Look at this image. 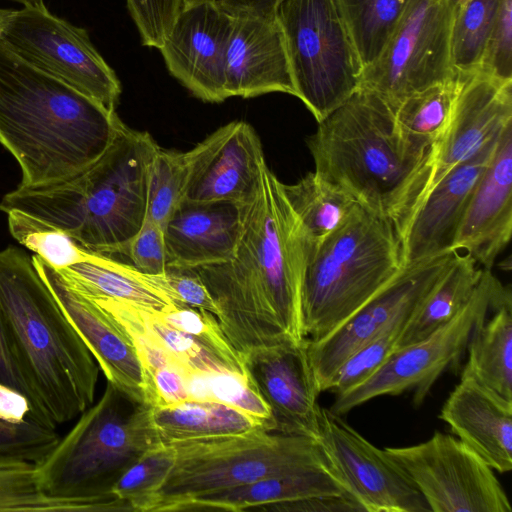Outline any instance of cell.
<instances>
[{"label": "cell", "mask_w": 512, "mask_h": 512, "mask_svg": "<svg viewBox=\"0 0 512 512\" xmlns=\"http://www.w3.org/2000/svg\"><path fill=\"white\" fill-rule=\"evenodd\" d=\"M158 149L149 133L123 124L91 165L58 182L19 184L4 195L0 210L59 229L89 252L125 255L147 216L151 167Z\"/></svg>", "instance_id": "obj_4"}, {"label": "cell", "mask_w": 512, "mask_h": 512, "mask_svg": "<svg viewBox=\"0 0 512 512\" xmlns=\"http://www.w3.org/2000/svg\"><path fill=\"white\" fill-rule=\"evenodd\" d=\"M93 511L84 502L49 496L41 488L36 463L0 453V512Z\"/></svg>", "instance_id": "obj_34"}, {"label": "cell", "mask_w": 512, "mask_h": 512, "mask_svg": "<svg viewBox=\"0 0 512 512\" xmlns=\"http://www.w3.org/2000/svg\"><path fill=\"white\" fill-rule=\"evenodd\" d=\"M139 309L149 334L180 366L186 378L227 370L190 335L164 322L155 311Z\"/></svg>", "instance_id": "obj_41"}, {"label": "cell", "mask_w": 512, "mask_h": 512, "mask_svg": "<svg viewBox=\"0 0 512 512\" xmlns=\"http://www.w3.org/2000/svg\"><path fill=\"white\" fill-rule=\"evenodd\" d=\"M193 175L185 200L248 204L267 165L261 141L244 121L230 122L196 146Z\"/></svg>", "instance_id": "obj_20"}, {"label": "cell", "mask_w": 512, "mask_h": 512, "mask_svg": "<svg viewBox=\"0 0 512 512\" xmlns=\"http://www.w3.org/2000/svg\"><path fill=\"white\" fill-rule=\"evenodd\" d=\"M244 205L183 201L164 226L167 268L195 269L229 260L240 239Z\"/></svg>", "instance_id": "obj_24"}, {"label": "cell", "mask_w": 512, "mask_h": 512, "mask_svg": "<svg viewBox=\"0 0 512 512\" xmlns=\"http://www.w3.org/2000/svg\"><path fill=\"white\" fill-rule=\"evenodd\" d=\"M512 234V123L499 135L458 229L453 250L491 270Z\"/></svg>", "instance_id": "obj_21"}, {"label": "cell", "mask_w": 512, "mask_h": 512, "mask_svg": "<svg viewBox=\"0 0 512 512\" xmlns=\"http://www.w3.org/2000/svg\"><path fill=\"white\" fill-rule=\"evenodd\" d=\"M0 418L13 422L34 419L28 400L19 392L1 384Z\"/></svg>", "instance_id": "obj_50"}, {"label": "cell", "mask_w": 512, "mask_h": 512, "mask_svg": "<svg viewBox=\"0 0 512 512\" xmlns=\"http://www.w3.org/2000/svg\"><path fill=\"white\" fill-rule=\"evenodd\" d=\"M152 407H163L190 399L187 378L173 367L157 368L149 373Z\"/></svg>", "instance_id": "obj_47"}, {"label": "cell", "mask_w": 512, "mask_h": 512, "mask_svg": "<svg viewBox=\"0 0 512 512\" xmlns=\"http://www.w3.org/2000/svg\"><path fill=\"white\" fill-rule=\"evenodd\" d=\"M500 0H467L454 14L451 62L454 74L469 76L481 69Z\"/></svg>", "instance_id": "obj_35"}, {"label": "cell", "mask_w": 512, "mask_h": 512, "mask_svg": "<svg viewBox=\"0 0 512 512\" xmlns=\"http://www.w3.org/2000/svg\"><path fill=\"white\" fill-rule=\"evenodd\" d=\"M434 512H511L494 470L456 436L436 431L428 440L385 447Z\"/></svg>", "instance_id": "obj_13"}, {"label": "cell", "mask_w": 512, "mask_h": 512, "mask_svg": "<svg viewBox=\"0 0 512 512\" xmlns=\"http://www.w3.org/2000/svg\"><path fill=\"white\" fill-rule=\"evenodd\" d=\"M166 282L176 304L218 315V309L202 279L194 269H171L165 272Z\"/></svg>", "instance_id": "obj_46"}, {"label": "cell", "mask_w": 512, "mask_h": 512, "mask_svg": "<svg viewBox=\"0 0 512 512\" xmlns=\"http://www.w3.org/2000/svg\"><path fill=\"white\" fill-rule=\"evenodd\" d=\"M411 316L399 317L349 356L333 377L328 391L339 395L370 378L397 349L401 333Z\"/></svg>", "instance_id": "obj_40"}, {"label": "cell", "mask_w": 512, "mask_h": 512, "mask_svg": "<svg viewBox=\"0 0 512 512\" xmlns=\"http://www.w3.org/2000/svg\"><path fill=\"white\" fill-rule=\"evenodd\" d=\"M196 148L187 152L159 147L151 167L147 216L164 228L185 200L196 160Z\"/></svg>", "instance_id": "obj_36"}, {"label": "cell", "mask_w": 512, "mask_h": 512, "mask_svg": "<svg viewBox=\"0 0 512 512\" xmlns=\"http://www.w3.org/2000/svg\"><path fill=\"white\" fill-rule=\"evenodd\" d=\"M0 42L28 65L115 110L121 83L88 32L53 15L42 0L11 11Z\"/></svg>", "instance_id": "obj_11"}, {"label": "cell", "mask_w": 512, "mask_h": 512, "mask_svg": "<svg viewBox=\"0 0 512 512\" xmlns=\"http://www.w3.org/2000/svg\"><path fill=\"white\" fill-rule=\"evenodd\" d=\"M31 258L107 382L152 407L149 378L130 333L110 312L69 285L57 269L36 254Z\"/></svg>", "instance_id": "obj_18"}, {"label": "cell", "mask_w": 512, "mask_h": 512, "mask_svg": "<svg viewBox=\"0 0 512 512\" xmlns=\"http://www.w3.org/2000/svg\"><path fill=\"white\" fill-rule=\"evenodd\" d=\"M482 272L471 256L456 251L445 275L409 318L397 349L422 340L453 319L471 297Z\"/></svg>", "instance_id": "obj_30"}, {"label": "cell", "mask_w": 512, "mask_h": 512, "mask_svg": "<svg viewBox=\"0 0 512 512\" xmlns=\"http://www.w3.org/2000/svg\"><path fill=\"white\" fill-rule=\"evenodd\" d=\"M283 0H218L231 15L269 16L276 13Z\"/></svg>", "instance_id": "obj_51"}, {"label": "cell", "mask_w": 512, "mask_h": 512, "mask_svg": "<svg viewBox=\"0 0 512 512\" xmlns=\"http://www.w3.org/2000/svg\"><path fill=\"white\" fill-rule=\"evenodd\" d=\"M234 16L218 0H186L159 51L169 73L194 97L220 103Z\"/></svg>", "instance_id": "obj_16"}, {"label": "cell", "mask_w": 512, "mask_h": 512, "mask_svg": "<svg viewBox=\"0 0 512 512\" xmlns=\"http://www.w3.org/2000/svg\"><path fill=\"white\" fill-rule=\"evenodd\" d=\"M243 374L271 412L273 432L318 441L322 407L307 352V338L250 350Z\"/></svg>", "instance_id": "obj_17"}, {"label": "cell", "mask_w": 512, "mask_h": 512, "mask_svg": "<svg viewBox=\"0 0 512 512\" xmlns=\"http://www.w3.org/2000/svg\"><path fill=\"white\" fill-rule=\"evenodd\" d=\"M462 373L512 402V294L508 291L474 326Z\"/></svg>", "instance_id": "obj_29"}, {"label": "cell", "mask_w": 512, "mask_h": 512, "mask_svg": "<svg viewBox=\"0 0 512 512\" xmlns=\"http://www.w3.org/2000/svg\"><path fill=\"white\" fill-rule=\"evenodd\" d=\"M403 267L392 224L356 205L309 255L303 281V331L319 340L345 322Z\"/></svg>", "instance_id": "obj_7"}, {"label": "cell", "mask_w": 512, "mask_h": 512, "mask_svg": "<svg viewBox=\"0 0 512 512\" xmlns=\"http://www.w3.org/2000/svg\"><path fill=\"white\" fill-rule=\"evenodd\" d=\"M318 441L331 467L363 511H430L421 493L384 450L327 408L321 411Z\"/></svg>", "instance_id": "obj_15"}, {"label": "cell", "mask_w": 512, "mask_h": 512, "mask_svg": "<svg viewBox=\"0 0 512 512\" xmlns=\"http://www.w3.org/2000/svg\"><path fill=\"white\" fill-rule=\"evenodd\" d=\"M57 270L69 285L89 297L110 298L153 311L175 303L165 273L145 274L102 254L92 253L88 262Z\"/></svg>", "instance_id": "obj_27"}, {"label": "cell", "mask_w": 512, "mask_h": 512, "mask_svg": "<svg viewBox=\"0 0 512 512\" xmlns=\"http://www.w3.org/2000/svg\"><path fill=\"white\" fill-rule=\"evenodd\" d=\"M0 384L22 394L29 402L32 417L36 420L35 403L20 366L15 357L4 319L0 310ZM39 422V421H38ZM40 423V422H39Z\"/></svg>", "instance_id": "obj_48"}, {"label": "cell", "mask_w": 512, "mask_h": 512, "mask_svg": "<svg viewBox=\"0 0 512 512\" xmlns=\"http://www.w3.org/2000/svg\"><path fill=\"white\" fill-rule=\"evenodd\" d=\"M307 145L314 172L388 220L402 241L429 192L434 147L405 132L394 108L365 88L319 121Z\"/></svg>", "instance_id": "obj_2"}, {"label": "cell", "mask_w": 512, "mask_h": 512, "mask_svg": "<svg viewBox=\"0 0 512 512\" xmlns=\"http://www.w3.org/2000/svg\"><path fill=\"white\" fill-rule=\"evenodd\" d=\"M439 418L494 471L512 469V402L462 373Z\"/></svg>", "instance_id": "obj_25"}, {"label": "cell", "mask_w": 512, "mask_h": 512, "mask_svg": "<svg viewBox=\"0 0 512 512\" xmlns=\"http://www.w3.org/2000/svg\"><path fill=\"white\" fill-rule=\"evenodd\" d=\"M464 77L455 76L405 98L394 109L399 125L433 147L444 135Z\"/></svg>", "instance_id": "obj_33"}, {"label": "cell", "mask_w": 512, "mask_h": 512, "mask_svg": "<svg viewBox=\"0 0 512 512\" xmlns=\"http://www.w3.org/2000/svg\"><path fill=\"white\" fill-rule=\"evenodd\" d=\"M124 123L73 87L28 65L0 42V143L20 185L58 182L95 162Z\"/></svg>", "instance_id": "obj_3"}, {"label": "cell", "mask_w": 512, "mask_h": 512, "mask_svg": "<svg viewBox=\"0 0 512 512\" xmlns=\"http://www.w3.org/2000/svg\"><path fill=\"white\" fill-rule=\"evenodd\" d=\"M151 408L107 382L93 406L38 463L41 488L49 496L84 502L96 511H131L112 489L123 473L160 444Z\"/></svg>", "instance_id": "obj_6"}, {"label": "cell", "mask_w": 512, "mask_h": 512, "mask_svg": "<svg viewBox=\"0 0 512 512\" xmlns=\"http://www.w3.org/2000/svg\"><path fill=\"white\" fill-rule=\"evenodd\" d=\"M190 398L211 399L236 407L273 432L270 409L243 374L228 370L196 374L187 379Z\"/></svg>", "instance_id": "obj_38"}, {"label": "cell", "mask_w": 512, "mask_h": 512, "mask_svg": "<svg viewBox=\"0 0 512 512\" xmlns=\"http://www.w3.org/2000/svg\"><path fill=\"white\" fill-rule=\"evenodd\" d=\"M363 70L373 64L409 0H336Z\"/></svg>", "instance_id": "obj_32"}, {"label": "cell", "mask_w": 512, "mask_h": 512, "mask_svg": "<svg viewBox=\"0 0 512 512\" xmlns=\"http://www.w3.org/2000/svg\"><path fill=\"white\" fill-rule=\"evenodd\" d=\"M310 253L311 244L283 183L266 165L256 196L244 205L233 256L194 269L239 357L256 348L306 339L302 290Z\"/></svg>", "instance_id": "obj_1"}, {"label": "cell", "mask_w": 512, "mask_h": 512, "mask_svg": "<svg viewBox=\"0 0 512 512\" xmlns=\"http://www.w3.org/2000/svg\"><path fill=\"white\" fill-rule=\"evenodd\" d=\"M262 511H363L361 506L351 497L330 496L314 497L292 502L266 506Z\"/></svg>", "instance_id": "obj_49"}, {"label": "cell", "mask_w": 512, "mask_h": 512, "mask_svg": "<svg viewBox=\"0 0 512 512\" xmlns=\"http://www.w3.org/2000/svg\"><path fill=\"white\" fill-rule=\"evenodd\" d=\"M454 11L447 0H409L361 86L394 109L408 96L455 77L451 62Z\"/></svg>", "instance_id": "obj_12"}, {"label": "cell", "mask_w": 512, "mask_h": 512, "mask_svg": "<svg viewBox=\"0 0 512 512\" xmlns=\"http://www.w3.org/2000/svg\"><path fill=\"white\" fill-rule=\"evenodd\" d=\"M456 251L402 269L367 303L319 340L307 338V352L319 393L328 391L341 365L389 324L411 315L449 269Z\"/></svg>", "instance_id": "obj_14"}, {"label": "cell", "mask_w": 512, "mask_h": 512, "mask_svg": "<svg viewBox=\"0 0 512 512\" xmlns=\"http://www.w3.org/2000/svg\"><path fill=\"white\" fill-rule=\"evenodd\" d=\"M151 420L161 443L243 434L266 426L229 404L211 399H187L152 407Z\"/></svg>", "instance_id": "obj_28"}, {"label": "cell", "mask_w": 512, "mask_h": 512, "mask_svg": "<svg viewBox=\"0 0 512 512\" xmlns=\"http://www.w3.org/2000/svg\"><path fill=\"white\" fill-rule=\"evenodd\" d=\"M155 312L164 322L195 339L227 370L243 374L237 351L212 313L176 303Z\"/></svg>", "instance_id": "obj_39"}, {"label": "cell", "mask_w": 512, "mask_h": 512, "mask_svg": "<svg viewBox=\"0 0 512 512\" xmlns=\"http://www.w3.org/2000/svg\"><path fill=\"white\" fill-rule=\"evenodd\" d=\"M285 195L301 221L311 244V252L336 231L356 207L345 191L315 172L295 184H283Z\"/></svg>", "instance_id": "obj_31"}, {"label": "cell", "mask_w": 512, "mask_h": 512, "mask_svg": "<svg viewBox=\"0 0 512 512\" xmlns=\"http://www.w3.org/2000/svg\"><path fill=\"white\" fill-rule=\"evenodd\" d=\"M60 439L55 428L34 419L19 422L0 418V453L40 462Z\"/></svg>", "instance_id": "obj_42"}, {"label": "cell", "mask_w": 512, "mask_h": 512, "mask_svg": "<svg viewBox=\"0 0 512 512\" xmlns=\"http://www.w3.org/2000/svg\"><path fill=\"white\" fill-rule=\"evenodd\" d=\"M510 290L491 270L483 269L471 297L453 319L422 340L396 349L370 378L335 395L329 410L342 416L373 398L406 391H413L414 405H420L440 375L458 366L475 324Z\"/></svg>", "instance_id": "obj_10"}, {"label": "cell", "mask_w": 512, "mask_h": 512, "mask_svg": "<svg viewBox=\"0 0 512 512\" xmlns=\"http://www.w3.org/2000/svg\"><path fill=\"white\" fill-rule=\"evenodd\" d=\"M330 496L353 498L329 463L212 492L188 501L178 511L262 510L273 504Z\"/></svg>", "instance_id": "obj_26"}, {"label": "cell", "mask_w": 512, "mask_h": 512, "mask_svg": "<svg viewBox=\"0 0 512 512\" xmlns=\"http://www.w3.org/2000/svg\"><path fill=\"white\" fill-rule=\"evenodd\" d=\"M186 0H126L143 46L160 49Z\"/></svg>", "instance_id": "obj_43"}, {"label": "cell", "mask_w": 512, "mask_h": 512, "mask_svg": "<svg viewBox=\"0 0 512 512\" xmlns=\"http://www.w3.org/2000/svg\"><path fill=\"white\" fill-rule=\"evenodd\" d=\"M125 256L145 274L165 273L167 252L164 228L146 216L142 227L130 241Z\"/></svg>", "instance_id": "obj_45"}, {"label": "cell", "mask_w": 512, "mask_h": 512, "mask_svg": "<svg viewBox=\"0 0 512 512\" xmlns=\"http://www.w3.org/2000/svg\"><path fill=\"white\" fill-rule=\"evenodd\" d=\"M480 70L512 79V0H500Z\"/></svg>", "instance_id": "obj_44"}, {"label": "cell", "mask_w": 512, "mask_h": 512, "mask_svg": "<svg viewBox=\"0 0 512 512\" xmlns=\"http://www.w3.org/2000/svg\"><path fill=\"white\" fill-rule=\"evenodd\" d=\"M454 14L465 4L467 0H447Z\"/></svg>", "instance_id": "obj_52"}, {"label": "cell", "mask_w": 512, "mask_h": 512, "mask_svg": "<svg viewBox=\"0 0 512 512\" xmlns=\"http://www.w3.org/2000/svg\"><path fill=\"white\" fill-rule=\"evenodd\" d=\"M296 95L317 122L361 86L363 66L336 0H283L276 9Z\"/></svg>", "instance_id": "obj_9"}, {"label": "cell", "mask_w": 512, "mask_h": 512, "mask_svg": "<svg viewBox=\"0 0 512 512\" xmlns=\"http://www.w3.org/2000/svg\"><path fill=\"white\" fill-rule=\"evenodd\" d=\"M168 444L174 464L146 512H176L212 492L329 464L319 441L262 429Z\"/></svg>", "instance_id": "obj_8"}, {"label": "cell", "mask_w": 512, "mask_h": 512, "mask_svg": "<svg viewBox=\"0 0 512 512\" xmlns=\"http://www.w3.org/2000/svg\"><path fill=\"white\" fill-rule=\"evenodd\" d=\"M0 310L37 420L55 428L94 401L99 366L22 250L0 251Z\"/></svg>", "instance_id": "obj_5"}, {"label": "cell", "mask_w": 512, "mask_h": 512, "mask_svg": "<svg viewBox=\"0 0 512 512\" xmlns=\"http://www.w3.org/2000/svg\"><path fill=\"white\" fill-rule=\"evenodd\" d=\"M175 460V450L160 443L148 450L119 478L113 495L132 512H146L153 496L164 483Z\"/></svg>", "instance_id": "obj_37"}, {"label": "cell", "mask_w": 512, "mask_h": 512, "mask_svg": "<svg viewBox=\"0 0 512 512\" xmlns=\"http://www.w3.org/2000/svg\"><path fill=\"white\" fill-rule=\"evenodd\" d=\"M12 1H16V2L22 3L24 5L27 3H33V2L40 1V0H12Z\"/></svg>", "instance_id": "obj_54"}, {"label": "cell", "mask_w": 512, "mask_h": 512, "mask_svg": "<svg viewBox=\"0 0 512 512\" xmlns=\"http://www.w3.org/2000/svg\"><path fill=\"white\" fill-rule=\"evenodd\" d=\"M511 123L512 79L482 70L464 77L449 125L434 147L429 192L450 170L480 153Z\"/></svg>", "instance_id": "obj_19"}, {"label": "cell", "mask_w": 512, "mask_h": 512, "mask_svg": "<svg viewBox=\"0 0 512 512\" xmlns=\"http://www.w3.org/2000/svg\"><path fill=\"white\" fill-rule=\"evenodd\" d=\"M498 137L472 159L450 170L430 190L401 241L403 266L454 252L458 229Z\"/></svg>", "instance_id": "obj_23"}, {"label": "cell", "mask_w": 512, "mask_h": 512, "mask_svg": "<svg viewBox=\"0 0 512 512\" xmlns=\"http://www.w3.org/2000/svg\"><path fill=\"white\" fill-rule=\"evenodd\" d=\"M11 11L12 10H8V9H0V29H1L2 25L4 24L8 15L11 13Z\"/></svg>", "instance_id": "obj_53"}, {"label": "cell", "mask_w": 512, "mask_h": 512, "mask_svg": "<svg viewBox=\"0 0 512 512\" xmlns=\"http://www.w3.org/2000/svg\"><path fill=\"white\" fill-rule=\"evenodd\" d=\"M225 79L228 98H253L273 92L296 95L276 13L234 16Z\"/></svg>", "instance_id": "obj_22"}]
</instances>
